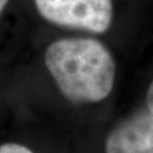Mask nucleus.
<instances>
[{
    "label": "nucleus",
    "mask_w": 153,
    "mask_h": 153,
    "mask_svg": "<svg viewBox=\"0 0 153 153\" xmlns=\"http://www.w3.org/2000/svg\"><path fill=\"white\" fill-rule=\"evenodd\" d=\"M45 64L60 92L73 102H100L114 88L115 60L94 38L69 37L52 42Z\"/></svg>",
    "instance_id": "obj_1"
},
{
    "label": "nucleus",
    "mask_w": 153,
    "mask_h": 153,
    "mask_svg": "<svg viewBox=\"0 0 153 153\" xmlns=\"http://www.w3.org/2000/svg\"><path fill=\"white\" fill-rule=\"evenodd\" d=\"M38 13L56 26L106 32L112 22V0H35Z\"/></svg>",
    "instance_id": "obj_2"
},
{
    "label": "nucleus",
    "mask_w": 153,
    "mask_h": 153,
    "mask_svg": "<svg viewBox=\"0 0 153 153\" xmlns=\"http://www.w3.org/2000/svg\"><path fill=\"white\" fill-rule=\"evenodd\" d=\"M106 153H153V112L146 111L126 119L108 134Z\"/></svg>",
    "instance_id": "obj_3"
},
{
    "label": "nucleus",
    "mask_w": 153,
    "mask_h": 153,
    "mask_svg": "<svg viewBox=\"0 0 153 153\" xmlns=\"http://www.w3.org/2000/svg\"><path fill=\"white\" fill-rule=\"evenodd\" d=\"M0 153H33L26 146L17 144V143H7L0 146Z\"/></svg>",
    "instance_id": "obj_4"
},
{
    "label": "nucleus",
    "mask_w": 153,
    "mask_h": 153,
    "mask_svg": "<svg viewBox=\"0 0 153 153\" xmlns=\"http://www.w3.org/2000/svg\"><path fill=\"white\" fill-rule=\"evenodd\" d=\"M147 105H148V110L153 112V80L147 91Z\"/></svg>",
    "instance_id": "obj_5"
},
{
    "label": "nucleus",
    "mask_w": 153,
    "mask_h": 153,
    "mask_svg": "<svg viewBox=\"0 0 153 153\" xmlns=\"http://www.w3.org/2000/svg\"><path fill=\"white\" fill-rule=\"evenodd\" d=\"M8 3H9V0H0V14L3 13L4 8L8 5Z\"/></svg>",
    "instance_id": "obj_6"
}]
</instances>
